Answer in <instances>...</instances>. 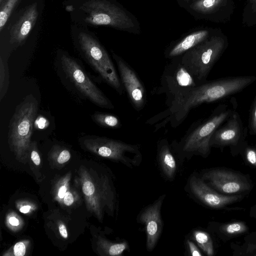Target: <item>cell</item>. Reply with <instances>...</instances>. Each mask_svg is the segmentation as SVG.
Wrapping results in <instances>:
<instances>
[{"instance_id": "7a4b0ae2", "label": "cell", "mask_w": 256, "mask_h": 256, "mask_svg": "<svg viewBox=\"0 0 256 256\" xmlns=\"http://www.w3.org/2000/svg\"><path fill=\"white\" fill-rule=\"evenodd\" d=\"M38 111L36 99L32 94H29L17 106L10 120L9 145L20 160L26 158L30 152L34 124Z\"/></svg>"}, {"instance_id": "9a60e30c", "label": "cell", "mask_w": 256, "mask_h": 256, "mask_svg": "<svg viewBox=\"0 0 256 256\" xmlns=\"http://www.w3.org/2000/svg\"><path fill=\"white\" fill-rule=\"evenodd\" d=\"M38 16L36 3H34L27 6L10 29V42L18 46L22 44L34 26Z\"/></svg>"}, {"instance_id": "83f0119b", "label": "cell", "mask_w": 256, "mask_h": 256, "mask_svg": "<svg viewBox=\"0 0 256 256\" xmlns=\"http://www.w3.org/2000/svg\"><path fill=\"white\" fill-rule=\"evenodd\" d=\"M250 126L252 132L256 134V98L254 102L250 114Z\"/></svg>"}, {"instance_id": "f546056e", "label": "cell", "mask_w": 256, "mask_h": 256, "mask_svg": "<svg viewBox=\"0 0 256 256\" xmlns=\"http://www.w3.org/2000/svg\"><path fill=\"white\" fill-rule=\"evenodd\" d=\"M26 253V246L22 242H18L14 246V254L16 256H23Z\"/></svg>"}, {"instance_id": "74e56055", "label": "cell", "mask_w": 256, "mask_h": 256, "mask_svg": "<svg viewBox=\"0 0 256 256\" xmlns=\"http://www.w3.org/2000/svg\"><path fill=\"white\" fill-rule=\"evenodd\" d=\"M253 2L256 4V0H252Z\"/></svg>"}, {"instance_id": "f35d334b", "label": "cell", "mask_w": 256, "mask_h": 256, "mask_svg": "<svg viewBox=\"0 0 256 256\" xmlns=\"http://www.w3.org/2000/svg\"><path fill=\"white\" fill-rule=\"evenodd\" d=\"M186 0V2H188V1H192V0Z\"/></svg>"}, {"instance_id": "e575fe53", "label": "cell", "mask_w": 256, "mask_h": 256, "mask_svg": "<svg viewBox=\"0 0 256 256\" xmlns=\"http://www.w3.org/2000/svg\"><path fill=\"white\" fill-rule=\"evenodd\" d=\"M9 223L13 226H17L20 224L18 220L14 216H11L8 219Z\"/></svg>"}, {"instance_id": "484cf974", "label": "cell", "mask_w": 256, "mask_h": 256, "mask_svg": "<svg viewBox=\"0 0 256 256\" xmlns=\"http://www.w3.org/2000/svg\"><path fill=\"white\" fill-rule=\"evenodd\" d=\"M246 158L248 162L256 167V150L248 148L246 150Z\"/></svg>"}, {"instance_id": "277c9868", "label": "cell", "mask_w": 256, "mask_h": 256, "mask_svg": "<svg viewBox=\"0 0 256 256\" xmlns=\"http://www.w3.org/2000/svg\"><path fill=\"white\" fill-rule=\"evenodd\" d=\"M223 38H207L180 56L182 63L200 84L206 82L213 66L225 49Z\"/></svg>"}, {"instance_id": "5b68a950", "label": "cell", "mask_w": 256, "mask_h": 256, "mask_svg": "<svg viewBox=\"0 0 256 256\" xmlns=\"http://www.w3.org/2000/svg\"><path fill=\"white\" fill-rule=\"evenodd\" d=\"M228 110L214 112L208 118L194 122L178 145L179 152L184 154L206 156L210 152V140L215 130L232 115Z\"/></svg>"}, {"instance_id": "d590c367", "label": "cell", "mask_w": 256, "mask_h": 256, "mask_svg": "<svg viewBox=\"0 0 256 256\" xmlns=\"http://www.w3.org/2000/svg\"><path fill=\"white\" fill-rule=\"evenodd\" d=\"M30 208V206H24L20 208V211L22 213H27L29 212Z\"/></svg>"}, {"instance_id": "7402d4cb", "label": "cell", "mask_w": 256, "mask_h": 256, "mask_svg": "<svg viewBox=\"0 0 256 256\" xmlns=\"http://www.w3.org/2000/svg\"><path fill=\"white\" fill-rule=\"evenodd\" d=\"M9 84V72L6 61L2 56L0 58V100L6 95Z\"/></svg>"}, {"instance_id": "8992f818", "label": "cell", "mask_w": 256, "mask_h": 256, "mask_svg": "<svg viewBox=\"0 0 256 256\" xmlns=\"http://www.w3.org/2000/svg\"><path fill=\"white\" fill-rule=\"evenodd\" d=\"M80 50L88 64L102 79L119 94L124 90L114 66L105 48L92 36L80 32L78 36Z\"/></svg>"}, {"instance_id": "30bf717a", "label": "cell", "mask_w": 256, "mask_h": 256, "mask_svg": "<svg viewBox=\"0 0 256 256\" xmlns=\"http://www.w3.org/2000/svg\"><path fill=\"white\" fill-rule=\"evenodd\" d=\"M112 56L116 64L121 82L130 103L136 110H142L146 102V94L143 83L134 70L122 57L114 52H112Z\"/></svg>"}, {"instance_id": "836d02e7", "label": "cell", "mask_w": 256, "mask_h": 256, "mask_svg": "<svg viewBox=\"0 0 256 256\" xmlns=\"http://www.w3.org/2000/svg\"><path fill=\"white\" fill-rule=\"evenodd\" d=\"M66 186L64 185L61 186L58 192V196L60 198H64L66 194Z\"/></svg>"}, {"instance_id": "ac0fdd59", "label": "cell", "mask_w": 256, "mask_h": 256, "mask_svg": "<svg viewBox=\"0 0 256 256\" xmlns=\"http://www.w3.org/2000/svg\"><path fill=\"white\" fill-rule=\"evenodd\" d=\"M82 190L88 200H94L95 210L96 211V214L99 219L100 220L102 216L101 202H104L98 196L96 186L90 178L86 177L85 178H83L82 181Z\"/></svg>"}, {"instance_id": "d4e9b609", "label": "cell", "mask_w": 256, "mask_h": 256, "mask_svg": "<svg viewBox=\"0 0 256 256\" xmlns=\"http://www.w3.org/2000/svg\"><path fill=\"white\" fill-rule=\"evenodd\" d=\"M20 0H5L0 11V30L2 29L12 10Z\"/></svg>"}, {"instance_id": "603a6c76", "label": "cell", "mask_w": 256, "mask_h": 256, "mask_svg": "<svg viewBox=\"0 0 256 256\" xmlns=\"http://www.w3.org/2000/svg\"><path fill=\"white\" fill-rule=\"evenodd\" d=\"M246 224L241 222H233L223 224L220 227L221 232L228 236H236L248 230Z\"/></svg>"}, {"instance_id": "4dcf8cb0", "label": "cell", "mask_w": 256, "mask_h": 256, "mask_svg": "<svg viewBox=\"0 0 256 256\" xmlns=\"http://www.w3.org/2000/svg\"><path fill=\"white\" fill-rule=\"evenodd\" d=\"M188 245L190 249V254L193 256H202V254L200 252L196 246V244L192 241L188 240Z\"/></svg>"}, {"instance_id": "4316f807", "label": "cell", "mask_w": 256, "mask_h": 256, "mask_svg": "<svg viewBox=\"0 0 256 256\" xmlns=\"http://www.w3.org/2000/svg\"><path fill=\"white\" fill-rule=\"evenodd\" d=\"M36 142H32L30 148L31 159L36 165H39L40 163V156L36 150Z\"/></svg>"}, {"instance_id": "ffe728a7", "label": "cell", "mask_w": 256, "mask_h": 256, "mask_svg": "<svg viewBox=\"0 0 256 256\" xmlns=\"http://www.w3.org/2000/svg\"><path fill=\"white\" fill-rule=\"evenodd\" d=\"M92 118L96 124L102 127L118 128L122 126L119 118L111 114L95 112L92 115Z\"/></svg>"}, {"instance_id": "d6986e66", "label": "cell", "mask_w": 256, "mask_h": 256, "mask_svg": "<svg viewBox=\"0 0 256 256\" xmlns=\"http://www.w3.org/2000/svg\"><path fill=\"white\" fill-rule=\"evenodd\" d=\"M226 1V0H192L190 8L197 12L210 14L224 6Z\"/></svg>"}, {"instance_id": "e0dca14e", "label": "cell", "mask_w": 256, "mask_h": 256, "mask_svg": "<svg viewBox=\"0 0 256 256\" xmlns=\"http://www.w3.org/2000/svg\"><path fill=\"white\" fill-rule=\"evenodd\" d=\"M158 154L159 162L163 172L168 178L175 176L176 164L166 139L160 140L158 144Z\"/></svg>"}, {"instance_id": "7c38bea8", "label": "cell", "mask_w": 256, "mask_h": 256, "mask_svg": "<svg viewBox=\"0 0 256 256\" xmlns=\"http://www.w3.org/2000/svg\"><path fill=\"white\" fill-rule=\"evenodd\" d=\"M192 193L206 205L214 208H221L239 200L235 195H224L210 188L202 178L192 176L190 180Z\"/></svg>"}, {"instance_id": "44dd1931", "label": "cell", "mask_w": 256, "mask_h": 256, "mask_svg": "<svg viewBox=\"0 0 256 256\" xmlns=\"http://www.w3.org/2000/svg\"><path fill=\"white\" fill-rule=\"evenodd\" d=\"M193 237L197 244L206 255H214L213 242L210 236L207 232L195 230L193 232Z\"/></svg>"}, {"instance_id": "ba28073f", "label": "cell", "mask_w": 256, "mask_h": 256, "mask_svg": "<svg viewBox=\"0 0 256 256\" xmlns=\"http://www.w3.org/2000/svg\"><path fill=\"white\" fill-rule=\"evenodd\" d=\"M82 144L91 152L120 162L129 168L138 166L142 160V155L138 144L98 136H84Z\"/></svg>"}, {"instance_id": "8d00e7d4", "label": "cell", "mask_w": 256, "mask_h": 256, "mask_svg": "<svg viewBox=\"0 0 256 256\" xmlns=\"http://www.w3.org/2000/svg\"><path fill=\"white\" fill-rule=\"evenodd\" d=\"M46 121L44 119L42 118L39 120V122H40V124H38V126L40 128H44V126L42 124V122Z\"/></svg>"}, {"instance_id": "9c48e42d", "label": "cell", "mask_w": 256, "mask_h": 256, "mask_svg": "<svg viewBox=\"0 0 256 256\" xmlns=\"http://www.w3.org/2000/svg\"><path fill=\"white\" fill-rule=\"evenodd\" d=\"M60 64L64 74L82 96L98 106L112 109L114 106L91 80L80 64L68 55L62 54Z\"/></svg>"}, {"instance_id": "4fadbf2b", "label": "cell", "mask_w": 256, "mask_h": 256, "mask_svg": "<svg viewBox=\"0 0 256 256\" xmlns=\"http://www.w3.org/2000/svg\"><path fill=\"white\" fill-rule=\"evenodd\" d=\"M164 198V195L161 196L144 208L140 215V220L146 226V248L148 251L154 248L162 232V222L160 209Z\"/></svg>"}, {"instance_id": "52a82bcc", "label": "cell", "mask_w": 256, "mask_h": 256, "mask_svg": "<svg viewBox=\"0 0 256 256\" xmlns=\"http://www.w3.org/2000/svg\"><path fill=\"white\" fill-rule=\"evenodd\" d=\"M170 60L164 67L159 86L152 90L158 94H165L168 107L200 84L182 63L180 56Z\"/></svg>"}, {"instance_id": "1f68e13d", "label": "cell", "mask_w": 256, "mask_h": 256, "mask_svg": "<svg viewBox=\"0 0 256 256\" xmlns=\"http://www.w3.org/2000/svg\"><path fill=\"white\" fill-rule=\"evenodd\" d=\"M74 200V196L70 192H66L64 198V204L67 206H70L72 204Z\"/></svg>"}, {"instance_id": "6da1fadb", "label": "cell", "mask_w": 256, "mask_h": 256, "mask_svg": "<svg viewBox=\"0 0 256 256\" xmlns=\"http://www.w3.org/2000/svg\"><path fill=\"white\" fill-rule=\"evenodd\" d=\"M256 79L254 76H242L205 82L198 85L165 110L148 120L147 122L151 125L155 124V132L168 124L176 128L186 118L192 109L238 92Z\"/></svg>"}, {"instance_id": "cb8c5ba5", "label": "cell", "mask_w": 256, "mask_h": 256, "mask_svg": "<svg viewBox=\"0 0 256 256\" xmlns=\"http://www.w3.org/2000/svg\"><path fill=\"white\" fill-rule=\"evenodd\" d=\"M102 245L104 252L112 256L121 255L128 247L126 242L112 243L104 240L102 242Z\"/></svg>"}, {"instance_id": "2e32d148", "label": "cell", "mask_w": 256, "mask_h": 256, "mask_svg": "<svg viewBox=\"0 0 256 256\" xmlns=\"http://www.w3.org/2000/svg\"><path fill=\"white\" fill-rule=\"evenodd\" d=\"M208 34V30H201L188 35L166 51V58L172 59L182 55L188 50L207 39Z\"/></svg>"}, {"instance_id": "f1b7e54d", "label": "cell", "mask_w": 256, "mask_h": 256, "mask_svg": "<svg viewBox=\"0 0 256 256\" xmlns=\"http://www.w3.org/2000/svg\"><path fill=\"white\" fill-rule=\"evenodd\" d=\"M57 158V161L60 164H62L68 162L70 158V154L67 150H62L60 151Z\"/></svg>"}, {"instance_id": "8fae6325", "label": "cell", "mask_w": 256, "mask_h": 256, "mask_svg": "<svg viewBox=\"0 0 256 256\" xmlns=\"http://www.w3.org/2000/svg\"><path fill=\"white\" fill-rule=\"evenodd\" d=\"M216 190L224 194H232L248 190L247 180L239 174L225 170H212L205 172L202 178Z\"/></svg>"}, {"instance_id": "5bb4252c", "label": "cell", "mask_w": 256, "mask_h": 256, "mask_svg": "<svg viewBox=\"0 0 256 256\" xmlns=\"http://www.w3.org/2000/svg\"><path fill=\"white\" fill-rule=\"evenodd\" d=\"M242 132L240 118L237 113L232 114L224 126H220L213 134L210 146H226L237 144Z\"/></svg>"}, {"instance_id": "d6a6232c", "label": "cell", "mask_w": 256, "mask_h": 256, "mask_svg": "<svg viewBox=\"0 0 256 256\" xmlns=\"http://www.w3.org/2000/svg\"><path fill=\"white\" fill-rule=\"evenodd\" d=\"M58 228L62 237L66 238H68V232L65 226L63 224H61L59 226Z\"/></svg>"}, {"instance_id": "3957f363", "label": "cell", "mask_w": 256, "mask_h": 256, "mask_svg": "<svg viewBox=\"0 0 256 256\" xmlns=\"http://www.w3.org/2000/svg\"><path fill=\"white\" fill-rule=\"evenodd\" d=\"M80 9L85 22L94 26H107L118 30L138 34L140 28L136 18L125 8L107 0H89Z\"/></svg>"}]
</instances>
